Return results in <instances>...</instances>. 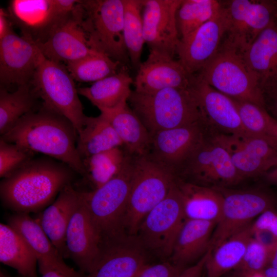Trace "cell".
<instances>
[{
	"label": "cell",
	"instance_id": "obj_8",
	"mask_svg": "<svg viewBox=\"0 0 277 277\" xmlns=\"http://www.w3.org/2000/svg\"><path fill=\"white\" fill-rule=\"evenodd\" d=\"M74 80L65 65L44 56L30 84L42 104L70 121L78 133L86 115Z\"/></svg>",
	"mask_w": 277,
	"mask_h": 277
},
{
	"label": "cell",
	"instance_id": "obj_16",
	"mask_svg": "<svg viewBox=\"0 0 277 277\" xmlns=\"http://www.w3.org/2000/svg\"><path fill=\"white\" fill-rule=\"evenodd\" d=\"M44 57L34 42L12 30L0 39L1 86L30 84Z\"/></svg>",
	"mask_w": 277,
	"mask_h": 277
},
{
	"label": "cell",
	"instance_id": "obj_19",
	"mask_svg": "<svg viewBox=\"0 0 277 277\" xmlns=\"http://www.w3.org/2000/svg\"><path fill=\"white\" fill-rule=\"evenodd\" d=\"M208 134L209 130L202 122L160 131L151 136L147 154L174 174Z\"/></svg>",
	"mask_w": 277,
	"mask_h": 277
},
{
	"label": "cell",
	"instance_id": "obj_22",
	"mask_svg": "<svg viewBox=\"0 0 277 277\" xmlns=\"http://www.w3.org/2000/svg\"><path fill=\"white\" fill-rule=\"evenodd\" d=\"M65 242L67 257L75 263L80 272L87 274L98 255L101 236L87 208L84 195L68 227Z\"/></svg>",
	"mask_w": 277,
	"mask_h": 277
},
{
	"label": "cell",
	"instance_id": "obj_27",
	"mask_svg": "<svg viewBox=\"0 0 277 277\" xmlns=\"http://www.w3.org/2000/svg\"><path fill=\"white\" fill-rule=\"evenodd\" d=\"M134 83L126 67L123 66L112 75L93 83L89 87L77 88V92L88 99L100 111L111 110L127 104Z\"/></svg>",
	"mask_w": 277,
	"mask_h": 277
},
{
	"label": "cell",
	"instance_id": "obj_26",
	"mask_svg": "<svg viewBox=\"0 0 277 277\" xmlns=\"http://www.w3.org/2000/svg\"><path fill=\"white\" fill-rule=\"evenodd\" d=\"M216 223L186 219L175 241L170 256L174 264L186 268L200 259L211 247V241Z\"/></svg>",
	"mask_w": 277,
	"mask_h": 277
},
{
	"label": "cell",
	"instance_id": "obj_17",
	"mask_svg": "<svg viewBox=\"0 0 277 277\" xmlns=\"http://www.w3.org/2000/svg\"><path fill=\"white\" fill-rule=\"evenodd\" d=\"M226 31V19L221 6L215 16L180 39L176 54L188 73L197 74L214 57Z\"/></svg>",
	"mask_w": 277,
	"mask_h": 277
},
{
	"label": "cell",
	"instance_id": "obj_29",
	"mask_svg": "<svg viewBox=\"0 0 277 277\" xmlns=\"http://www.w3.org/2000/svg\"><path fill=\"white\" fill-rule=\"evenodd\" d=\"M101 114L112 125L129 154L139 156L148 153L151 136L128 104Z\"/></svg>",
	"mask_w": 277,
	"mask_h": 277
},
{
	"label": "cell",
	"instance_id": "obj_2",
	"mask_svg": "<svg viewBox=\"0 0 277 277\" xmlns=\"http://www.w3.org/2000/svg\"><path fill=\"white\" fill-rule=\"evenodd\" d=\"M77 131L68 118L43 104L23 116L1 138L33 153L61 161L83 177V162L76 149Z\"/></svg>",
	"mask_w": 277,
	"mask_h": 277
},
{
	"label": "cell",
	"instance_id": "obj_5",
	"mask_svg": "<svg viewBox=\"0 0 277 277\" xmlns=\"http://www.w3.org/2000/svg\"><path fill=\"white\" fill-rule=\"evenodd\" d=\"M134 156L128 155L114 177L100 188L82 191L84 201L101 240L128 235L125 219L134 171Z\"/></svg>",
	"mask_w": 277,
	"mask_h": 277
},
{
	"label": "cell",
	"instance_id": "obj_3",
	"mask_svg": "<svg viewBox=\"0 0 277 277\" xmlns=\"http://www.w3.org/2000/svg\"><path fill=\"white\" fill-rule=\"evenodd\" d=\"M128 102L151 136L164 130L204 123L191 87L148 93L133 90Z\"/></svg>",
	"mask_w": 277,
	"mask_h": 277
},
{
	"label": "cell",
	"instance_id": "obj_37",
	"mask_svg": "<svg viewBox=\"0 0 277 277\" xmlns=\"http://www.w3.org/2000/svg\"><path fill=\"white\" fill-rule=\"evenodd\" d=\"M221 8L215 0H183L176 13L180 39L215 16Z\"/></svg>",
	"mask_w": 277,
	"mask_h": 277
},
{
	"label": "cell",
	"instance_id": "obj_40",
	"mask_svg": "<svg viewBox=\"0 0 277 277\" xmlns=\"http://www.w3.org/2000/svg\"><path fill=\"white\" fill-rule=\"evenodd\" d=\"M33 153L0 138V177L4 178L35 156Z\"/></svg>",
	"mask_w": 277,
	"mask_h": 277
},
{
	"label": "cell",
	"instance_id": "obj_35",
	"mask_svg": "<svg viewBox=\"0 0 277 277\" xmlns=\"http://www.w3.org/2000/svg\"><path fill=\"white\" fill-rule=\"evenodd\" d=\"M128 155L123 147H117L83 160V178L90 187L88 191L100 188L118 174Z\"/></svg>",
	"mask_w": 277,
	"mask_h": 277
},
{
	"label": "cell",
	"instance_id": "obj_51",
	"mask_svg": "<svg viewBox=\"0 0 277 277\" xmlns=\"http://www.w3.org/2000/svg\"><path fill=\"white\" fill-rule=\"evenodd\" d=\"M265 277H277V269L267 266L262 271Z\"/></svg>",
	"mask_w": 277,
	"mask_h": 277
},
{
	"label": "cell",
	"instance_id": "obj_41",
	"mask_svg": "<svg viewBox=\"0 0 277 277\" xmlns=\"http://www.w3.org/2000/svg\"><path fill=\"white\" fill-rule=\"evenodd\" d=\"M269 257V249L252 237L241 262L233 270L241 272H262L268 266Z\"/></svg>",
	"mask_w": 277,
	"mask_h": 277
},
{
	"label": "cell",
	"instance_id": "obj_39",
	"mask_svg": "<svg viewBox=\"0 0 277 277\" xmlns=\"http://www.w3.org/2000/svg\"><path fill=\"white\" fill-rule=\"evenodd\" d=\"M121 64L106 55L97 53L68 63L65 66L74 80L94 83L116 73Z\"/></svg>",
	"mask_w": 277,
	"mask_h": 277
},
{
	"label": "cell",
	"instance_id": "obj_21",
	"mask_svg": "<svg viewBox=\"0 0 277 277\" xmlns=\"http://www.w3.org/2000/svg\"><path fill=\"white\" fill-rule=\"evenodd\" d=\"M194 76L195 74L187 72L179 60L150 50L147 60L138 68L133 83L134 90L148 93L170 88L189 89Z\"/></svg>",
	"mask_w": 277,
	"mask_h": 277
},
{
	"label": "cell",
	"instance_id": "obj_10",
	"mask_svg": "<svg viewBox=\"0 0 277 277\" xmlns=\"http://www.w3.org/2000/svg\"><path fill=\"white\" fill-rule=\"evenodd\" d=\"M186 220L176 183L168 194L141 222L135 236L141 246L158 256L170 257L179 232Z\"/></svg>",
	"mask_w": 277,
	"mask_h": 277
},
{
	"label": "cell",
	"instance_id": "obj_25",
	"mask_svg": "<svg viewBox=\"0 0 277 277\" xmlns=\"http://www.w3.org/2000/svg\"><path fill=\"white\" fill-rule=\"evenodd\" d=\"M7 222L21 234L34 253L41 274L51 269L70 267L38 223L29 214L15 213L8 217Z\"/></svg>",
	"mask_w": 277,
	"mask_h": 277
},
{
	"label": "cell",
	"instance_id": "obj_53",
	"mask_svg": "<svg viewBox=\"0 0 277 277\" xmlns=\"http://www.w3.org/2000/svg\"><path fill=\"white\" fill-rule=\"evenodd\" d=\"M276 9V22H277V1H275Z\"/></svg>",
	"mask_w": 277,
	"mask_h": 277
},
{
	"label": "cell",
	"instance_id": "obj_24",
	"mask_svg": "<svg viewBox=\"0 0 277 277\" xmlns=\"http://www.w3.org/2000/svg\"><path fill=\"white\" fill-rule=\"evenodd\" d=\"M83 199V192L72 183L69 184L60 191L50 205L37 213V217L34 218L64 258H67L66 231Z\"/></svg>",
	"mask_w": 277,
	"mask_h": 277
},
{
	"label": "cell",
	"instance_id": "obj_32",
	"mask_svg": "<svg viewBox=\"0 0 277 277\" xmlns=\"http://www.w3.org/2000/svg\"><path fill=\"white\" fill-rule=\"evenodd\" d=\"M0 261L23 277H37V260L24 239L8 224H0Z\"/></svg>",
	"mask_w": 277,
	"mask_h": 277
},
{
	"label": "cell",
	"instance_id": "obj_23",
	"mask_svg": "<svg viewBox=\"0 0 277 277\" xmlns=\"http://www.w3.org/2000/svg\"><path fill=\"white\" fill-rule=\"evenodd\" d=\"M36 44L46 58L62 64L99 53L89 46L72 12L53 28L44 42Z\"/></svg>",
	"mask_w": 277,
	"mask_h": 277
},
{
	"label": "cell",
	"instance_id": "obj_46",
	"mask_svg": "<svg viewBox=\"0 0 277 277\" xmlns=\"http://www.w3.org/2000/svg\"><path fill=\"white\" fill-rule=\"evenodd\" d=\"M85 275L81 272L75 271L73 268L69 267L67 269H53L50 270L44 274L41 277H84Z\"/></svg>",
	"mask_w": 277,
	"mask_h": 277
},
{
	"label": "cell",
	"instance_id": "obj_9",
	"mask_svg": "<svg viewBox=\"0 0 277 277\" xmlns=\"http://www.w3.org/2000/svg\"><path fill=\"white\" fill-rule=\"evenodd\" d=\"M174 174L183 181L212 188L232 187L244 180L227 151L209 134L184 160Z\"/></svg>",
	"mask_w": 277,
	"mask_h": 277
},
{
	"label": "cell",
	"instance_id": "obj_44",
	"mask_svg": "<svg viewBox=\"0 0 277 277\" xmlns=\"http://www.w3.org/2000/svg\"><path fill=\"white\" fill-rule=\"evenodd\" d=\"M260 86L264 107L277 121V79L264 81Z\"/></svg>",
	"mask_w": 277,
	"mask_h": 277
},
{
	"label": "cell",
	"instance_id": "obj_42",
	"mask_svg": "<svg viewBox=\"0 0 277 277\" xmlns=\"http://www.w3.org/2000/svg\"><path fill=\"white\" fill-rule=\"evenodd\" d=\"M253 237L269 249L277 242V211L268 209L260 214L252 223Z\"/></svg>",
	"mask_w": 277,
	"mask_h": 277
},
{
	"label": "cell",
	"instance_id": "obj_1",
	"mask_svg": "<svg viewBox=\"0 0 277 277\" xmlns=\"http://www.w3.org/2000/svg\"><path fill=\"white\" fill-rule=\"evenodd\" d=\"M77 173L50 157L33 158L2 179L3 204L15 213H38L50 205Z\"/></svg>",
	"mask_w": 277,
	"mask_h": 277
},
{
	"label": "cell",
	"instance_id": "obj_18",
	"mask_svg": "<svg viewBox=\"0 0 277 277\" xmlns=\"http://www.w3.org/2000/svg\"><path fill=\"white\" fill-rule=\"evenodd\" d=\"M12 26L36 44L44 42L53 28L71 13L57 0H13L7 10Z\"/></svg>",
	"mask_w": 277,
	"mask_h": 277
},
{
	"label": "cell",
	"instance_id": "obj_12",
	"mask_svg": "<svg viewBox=\"0 0 277 277\" xmlns=\"http://www.w3.org/2000/svg\"><path fill=\"white\" fill-rule=\"evenodd\" d=\"M223 196L220 218L211 241L213 250L231 235L251 224L265 210L275 208L276 201L267 192L260 189L216 188Z\"/></svg>",
	"mask_w": 277,
	"mask_h": 277
},
{
	"label": "cell",
	"instance_id": "obj_38",
	"mask_svg": "<svg viewBox=\"0 0 277 277\" xmlns=\"http://www.w3.org/2000/svg\"><path fill=\"white\" fill-rule=\"evenodd\" d=\"M232 100L247 132L277 146V121L265 108L249 102Z\"/></svg>",
	"mask_w": 277,
	"mask_h": 277
},
{
	"label": "cell",
	"instance_id": "obj_6",
	"mask_svg": "<svg viewBox=\"0 0 277 277\" xmlns=\"http://www.w3.org/2000/svg\"><path fill=\"white\" fill-rule=\"evenodd\" d=\"M134 171L125 219L127 234L135 236L146 215L168 194L176 179L173 173L148 154L134 156Z\"/></svg>",
	"mask_w": 277,
	"mask_h": 277
},
{
	"label": "cell",
	"instance_id": "obj_13",
	"mask_svg": "<svg viewBox=\"0 0 277 277\" xmlns=\"http://www.w3.org/2000/svg\"><path fill=\"white\" fill-rule=\"evenodd\" d=\"M210 137L228 153L231 162L244 179L263 177L277 164V146L250 134L211 132Z\"/></svg>",
	"mask_w": 277,
	"mask_h": 277
},
{
	"label": "cell",
	"instance_id": "obj_15",
	"mask_svg": "<svg viewBox=\"0 0 277 277\" xmlns=\"http://www.w3.org/2000/svg\"><path fill=\"white\" fill-rule=\"evenodd\" d=\"M183 0H143L144 37L150 50L172 57L180 41L176 13Z\"/></svg>",
	"mask_w": 277,
	"mask_h": 277
},
{
	"label": "cell",
	"instance_id": "obj_14",
	"mask_svg": "<svg viewBox=\"0 0 277 277\" xmlns=\"http://www.w3.org/2000/svg\"><path fill=\"white\" fill-rule=\"evenodd\" d=\"M145 251L134 236L103 239L84 277H137L147 264Z\"/></svg>",
	"mask_w": 277,
	"mask_h": 277
},
{
	"label": "cell",
	"instance_id": "obj_45",
	"mask_svg": "<svg viewBox=\"0 0 277 277\" xmlns=\"http://www.w3.org/2000/svg\"><path fill=\"white\" fill-rule=\"evenodd\" d=\"M212 250L210 248L195 264L185 268L177 277H201L206 261Z\"/></svg>",
	"mask_w": 277,
	"mask_h": 277
},
{
	"label": "cell",
	"instance_id": "obj_4",
	"mask_svg": "<svg viewBox=\"0 0 277 277\" xmlns=\"http://www.w3.org/2000/svg\"><path fill=\"white\" fill-rule=\"evenodd\" d=\"M72 13L91 48L121 64L130 61L123 35V0L78 1Z\"/></svg>",
	"mask_w": 277,
	"mask_h": 277
},
{
	"label": "cell",
	"instance_id": "obj_28",
	"mask_svg": "<svg viewBox=\"0 0 277 277\" xmlns=\"http://www.w3.org/2000/svg\"><path fill=\"white\" fill-rule=\"evenodd\" d=\"M186 219L217 224L221 214L223 196L216 188L183 181L176 178Z\"/></svg>",
	"mask_w": 277,
	"mask_h": 277
},
{
	"label": "cell",
	"instance_id": "obj_52",
	"mask_svg": "<svg viewBox=\"0 0 277 277\" xmlns=\"http://www.w3.org/2000/svg\"><path fill=\"white\" fill-rule=\"evenodd\" d=\"M0 277H10L6 275V274L4 273L2 271H1V274Z\"/></svg>",
	"mask_w": 277,
	"mask_h": 277
},
{
	"label": "cell",
	"instance_id": "obj_20",
	"mask_svg": "<svg viewBox=\"0 0 277 277\" xmlns=\"http://www.w3.org/2000/svg\"><path fill=\"white\" fill-rule=\"evenodd\" d=\"M191 88L204 122L210 132L252 135L244 128L231 98L211 87L197 74Z\"/></svg>",
	"mask_w": 277,
	"mask_h": 277
},
{
	"label": "cell",
	"instance_id": "obj_36",
	"mask_svg": "<svg viewBox=\"0 0 277 277\" xmlns=\"http://www.w3.org/2000/svg\"><path fill=\"white\" fill-rule=\"evenodd\" d=\"M123 35L130 62L138 68L145 41L142 12L143 0H123Z\"/></svg>",
	"mask_w": 277,
	"mask_h": 277
},
{
	"label": "cell",
	"instance_id": "obj_48",
	"mask_svg": "<svg viewBox=\"0 0 277 277\" xmlns=\"http://www.w3.org/2000/svg\"><path fill=\"white\" fill-rule=\"evenodd\" d=\"M263 177L267 183L277 186V164L265 173Z\"/></svg>",
	"mask_w": 277,
	"mask_h": 277
},
{
	"label": "cell",
	"instance_id": "obj_7",
	"mask_svg": "<svg viewBox=\"0 0 277 277\" xmlns=\"http://www.w3.org/2000/svg\"><path fill=\"white\" fill-rule=\"evenodd\" d=\"M197 74L211 87L231 98L264 107L258 76L242 53L224 42Z\"/></svg>",
	"mask_w": 277,
	"mask_h": 277
},
{
	"label": "cell",
	"instance_id": "obj_31",
	"mask_svg": "<svg viewBox=\"0 0 277 277\" xmlns=\"http://www.w3.org/2000/svg\"><path fill=\"white\" fill-rule=\"evenodd\" d=\"M123 144L110 123L102 114L86 116L78 133L76 149L81 159L107 151Z\"/></svg>",
	"mask_w": 277,
	"mask_h": 277
},
{
	"label": "cell",
	"instance_id": "obj_49",
	"mask_svg": "<svg viewBox=\"0 0 277 277\" xmlns=\"http://www.w3.org/2000/svg\"><path fill=\"white\" fill-rule=\"evenodd\" d=\"M268 266L277 269V242L269 249V257Z\"/></svg>",
	"mask_w": 277,
	"mask_h": 277
},
{
	"label": "cell",
	"instance_id": "obj_50",
	"mask_svg": "<svg viewBox=\"0 0 277 277\" xmlns=\"http://www.w3.org/2000/svg\"><path fill=\"white\" fill-rule=\"evenodd\" d=\"M231 277H265L262 272H241L234 271Z\"/></svg>",
	"mask_w": 277,
	"mask_h": 277
},
{
	"label": "cell",
	"instance_id": "obj_11",
	"mask_svg": "<svg viewBox=\"0 0 277 277\" xmlns=\"http://www.w3.org/2000/svg\"><path fill=\"white\" fill-rule=\"evenodd\" d=\"M226 19L223 42L243 54L259 35L276 21L275 1H221Z\"/></svg>",
	"mask_w": 277,
	"mask_h": 277
},
{
	"label": "cell",
	"instance_id": "obj_43",
	"mask_svg": "<svg viewBox=\"0 0 277 277\" xmlns=\"http://www.w3.org/2000/svg\"><path fill=\"white\" fill-rule=\"evenodd\" d=\"M185 268L172 262L146 264L137 277H177Z\"/></svg>",
	"mask_w": 277,
	"mask_h": 277
},
{
	"label": "cell",
	"instance_id": "obj_30",
	"mask_svg": "<svg viewBox=\"0 0 277 277\" xmlns=\"http://www.w3.org/2000/svg\"><path fill=\"white\" fill-rule=\"evenodd\" d=\"M242 54L261 83L277 79L276 21L264 29Z\"/></svg>",
	"mask_w": 277,
	"mask_h": 277
},
{
	"label": "cell",
	"instance_id": "obj_47",
	"mask_svg": "<svg viewBox=\"0 0 277 277\" xmlns=\"http://www.w3.org/2000/svg\"><path fill=\"white\" fill-rule=\"evenodd\" d=\"M12 24L7 10L0 9V39L13 30Z\"/></svg>",
	"mask_w": 277,
	"mask_h": 277
},
{
	"label": "cell",
	"instance_id": "obj_34",
	"mask_svg": "<svg viewBox=\"0 0 277 277\" xmlns=\"http://www.w3.org/2000/svg\"><path fill=\"white\" fill-rule=\"evenodd\" d=\"M38 98L30 83L21 85L12 92L1 87V136L9 131L23 116L36 109Z\"/></svg>",
	"mask_w": 277,
	"mask_h": 277
},
{
	"label": "cell",
	"instance_id": "obj_33",
	"mask_svg": "<svg viewBox=\"0 0 277 277\" xmlns=\"http://www.w3.org/2000/svg\"><path fill=\"white\" fill-rule=\"evenodd\" d=\"M252 223L229 236L212 250L205 264L206 277H221L239 265L253 237Z\"/></svg>",
	"mask_w": 277,
	"mask_h": 277
}]
</instances>
